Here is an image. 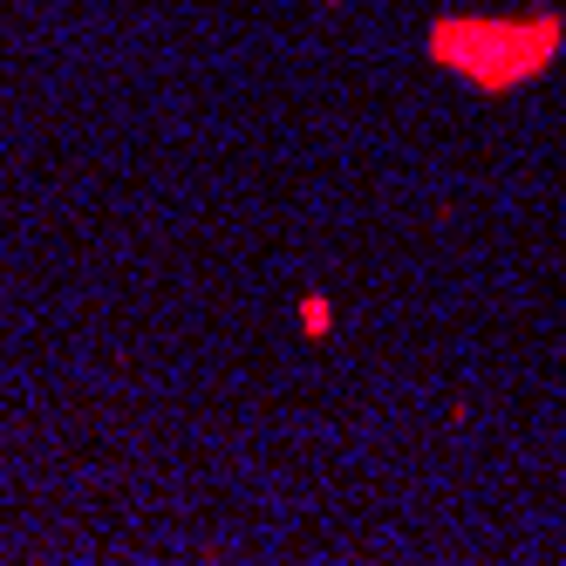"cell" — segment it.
Here are the masks:
<instances>
[{
	"label": "cell",
	"mask_w": 566,
	"mask_h": 566,
	"mask_svg": "<svg viewBox=\"0 0 566 566\" xmlns=\"http://www.w3.org/2000/svg\"><path fill=\"white\" fill-rule=\"evenodd\" d=\"M294 321H301L307 342H328V335H335V301H328V287H307V294L294 301Z\"/></svg>",
	"instance_id": "7a4b0ae2"
},
{
	"label": "cell",
	"mask_w": 566,
	"mask_h": 566,
	"mask_svg": "<svg viewBox=\"0 0 566 566\" xmlns=\"http://www.w3.org/2000/svg\"><path fill=\"white\" fill-rule=\"evenodd\" d=\"M423 55L471 96H518L559 69L566 14L546 0L518 14H437L423 28Z\"/></svg>",
	"instance_id": "6da1fadb"
}]
</instances>
